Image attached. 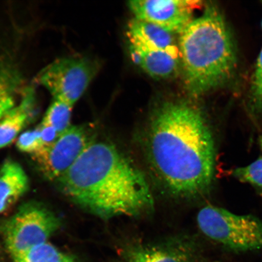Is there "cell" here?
<instances>
[{
  "label": "cell",
  "mask_w": 262,
  "mask_h": 262,
  "mask_svg": "<svg viewBox=\"0 0 262 262\" xmlns=\"http://www.w3.org/2000/svg\"><path fill=\"white\" fill-rule=\"evenodd\" d=\"M258 144H259V146L260 147L261 149L262 150V136L259 137V139H258Z\"/></svg>",
  "instance_id": "cell-21"
},
{
  "label": "cell",
  "mask_w": 262,
  "mask_h": 262,
  "mask_svg": "<svg viewBox=\"0 0 262 262\" xmlns=\"http://www.w3.org/2000/svg\"><path fill=\"white\" fill-rule=\"evenodd\" d=\"M60 225V219L43 205L29 203L0 222V234L13 257L47 242Z\"/></svg>",
  "instance_id": "cell-5"
},
{
  "label": "cell",
  "mask_w": 262,
  "mask_h": 262,
  "mask_svg": "<svg viewBox=\"0 0 262 262\" xmlns=\"http://www.w3.org/2000/svg\"><path fill=\"white\" fill-rule=\"evenodd\" d=\"M127 35L131 45L166 51L180 60L179 42L173 33L158 25L134 18L127 25Z\"/></svg>",
  "instance_id": "cell-10"
},
{
  "label": "cell",
  "mask_w": 262,
  "mask_h": 262,
  "mask_svg": "<svg viewBox=\"0 0 262 262\" xmlns=\"http://www.w3.org/2000/svg\"><path fill=\"white\" fill-rule=\"evenodd\" d=\"M180 35V61L190 94L201 96L232 80L237 68L236 48L217 6H206Z\"/></svg>",
  "instance_id": "cell-3"
},
{
  "label": "cell",
  "mask_w": 262,
  "mask_h": 262,
  "mask_svg": "<svg viewBox=\"0 0 262 262\" xmlns=\"http://www.w3.org/2000/svg\"><path fill=\"white\" fill-rule=\"evenodd\" d=\"M16 147L21 151L32 156L43 149L45 146L41 139L40 127L21 134L16 142Z\"/></svg>",
  "instance_id": "cell-18"
},
{
  "label": "cell",
  "mask_w": 262,
  "mask_h": 262,
  "mask_svg": "<svg viewBox=\"0 0 262 262\" xmlns=\"http://www.w3.org/2000/svg\"><path fill=\"white\" fill-rule=\"evenodd\" d=\"M98 63L86 57L58 58L40 71L36 80L54 100L74 106L98 73Z\"/></svg>",
  "instance_id": "cell-6"
},
{
  "label": "cell",
  "mask_w": 262,
  "mask_h": 262,
  "mask_svg": "<svg viewBox=\"0 0 262 262\" xmlns=\"http://www.w3.org/2000/svg\"><path fill=\"white\" fill-rule=\"evenodd\" d=\"M73 106L57 100H54L46 113L41 123L53 127L61 135L71 126Z\"/></svg>",
  "instance_id": "cell-16"
},
{
  "label": "cell",
  "mask_w": 262,
  "mask_h": 262,
  "mask_svg": "<svg viewBox=\"0 0 262 262\" xmlns=\"http://www.w3.org/2000/svg\"><path fill=\"white\" fill-rule=\"evenodd\" d=\"M12 258V262H80L48 242L35 246Z\"/></svg>",
  "instance_id": "cell-15"
},
{
  "label": "cell",
  "mask_w": 262,
  "mask_h": 262,
  "mask_svg": "<svg viewBox=\"0 0 262 262\" xmlns=\"http://www.w3.org/2000/svg\"><path fill=\"white\" fill-rule=\"evenodd\" d=\"M33 92L26 93L21 103L6 113L0 119V149L11 144L30 119Z\"/></svg>",
  "instance_id": "cell-13"
},
{
  "label": "cell",
  "mask_w": 262,
  "mask_h": 262,
  "mask_svg": "<svg viewBox=\"0 0 262 262\" xmlns=\"http://www.w3.org/2000/svg\"><path fill=\"white\" fill-rule=\"evenodd\" d=\"M232 176L239 182L251 185L262 194V156L250 165L234 169Z\"/></svg>",
  "instance_id": "cell-17"
},
{
  "label": "cell",
  "mask_w": 262,
  "mask_h": 262,
  "mask_svg": "<svg viewBox=\"0 0 262 262\" xmlns=\"http://www.w3.org/2000/svg\"><path fill=\"white\" fill-rule=\"evenodd\" d=\"M21 83V74L14 65L0 64V119L15 106L16 94Z\"/></svg>",
  "instance_id": "cell-14"
},
{
  "label": "cell",
  "mask_w": 262,
  "mask_h": 262,
  "mask_svg": "<svg viewBox=\"0 0 262 262\" xmlns=\"http://www.w3.org/2000/svg\"><path fill=\"white\" fill-rule=\"evenodd\" d=\"M143 151L153 178L173 198L208 194L214 182V136L204 113L185 101H165L147 123Z\"/></svg>",
  "instance_id": "cell-1"
},
{
  "label": "cell",
  "mask_w": 262,
  "mask_h": 262,
  "mask_svg": "<svg viewBox=\"0 0 262 262\" xmlns=\"http://www.w3.org/2000/svg\"><path fill=\"white\" fill-rule=\"evenodd\" d=\"M29 179L19 163L7 160L0 167V214L9 210L29 189Z\"/></svg>",
  "instance_id": "cell-12"
},
{
  "label": "cell",
  "mask_w": 262,
  "mask_h": 262,
  "mask_svg": "<svg viewBox=\"0 0 262 262\" xmlns=\"http://www.w3.org/2000/svg\"><path fill=\"white\" fill-rule=\"evenodd\" d=\"M127 6L134 18L180 34L194 19L196 10L204 6L196 0H136Z\"/></svg>",
  "instance_id": "cell-8"
},
{
  "label": "cell",
  "mask_w": 262,
  "mask_h": 262,
  "mask_svg": "<svg viewBox=\"0 0 262 262\" xmlns=\"http://www.w3.org/2000/svg\"><path fill=\"white\" fill-rule=\"evenodd\" d=\"M251 105L255 114L262 111V49L257 59L251 90Z\"/></svg>",
  "instance_id": "cell-19"
},
{
  "label": "cell",
  "mask_w": 262,
  "mask_h": 262,
  "mask_svg": "<svg viewBox=\"0 0 262 262\" xmlns=\"http://www.w3.org/2000/svg\"><path fill=\"white\" fill-rule=\"evenodd\" d=\"M129 49L134 63L155 79H168L179 73L180 60L168 52L131 44Z\"/></svg>",
  "instance_id": "cell-11"
},
{
  "label": "cell",
  "mask_w": 262,
  "mask_h": 262,
  "mask_svg": "<svg viewBox=\"0 0 262 262\" xmlns=\"http://www.w3.org/2000/svg\"><path fill=\"white\" fill-rule=\"evenodd\" d=\"M38 126L40 128L41 137L45 147L53 145L61 136L53 127L41 123Z\"/></svg>",
  "instance_id": "cell-20"
},
{
  "label": "cell",
  "mask_w": 262,
  "mask_h": 262,
  "mask_svg": "<svg viewBox=\"0 0 262 262\" xmlns=\"http://www.w3.org/2000/svg\"><path fill=\"white\" fill-rule=\"evenodd\" d=\"M122 262H124V261H122Z\"/></svg>",
  "instance_id": "cell-22"
},
{
  "label": "cell",
  "mask_w": 262,
  "mask_h": 262,
  "mask_svg": "<svg viewBox=\"0 0 262 262\" xmlns=\"http://www.w3.org/2000/svg\"><path fill=\"white\" fill-rule=\"evenodd\" d=\"M185 242L160 245L139 242L122 245L120 254L124 262H198L195 249Z\"/></svg>",
  "instance_id": "cell-9"
},
{
  "label": "cell",
  "mask_w": 262,
  "mask_h": 262,
  "mask_svg": "<svg viewBox=\"0 0 262 262\" xmlns=\"http://www.w3.org/2000/svg\"><path fill=\"white\" fill-rule=\"evenodd\" d=\"M200 230L210 240L234 253L262 250V220L253 215L235 214L208 205L196 215Z\"/></svg>",
  "instance_id": "cell-4"
},
{
  "label": "cell",
  "mask_w": 262,
  "mask_h": 262,
  "mask_svg": "<svg viewBox=\"0 0 262 262\" xmlns=\"http://www.w3.org/2000/svg\"><path fill=\"white\" fill-rule=\"evenodd\" d=\"M58 181L75 204L102 219L137 217L155 204L145 176L111 143L94 141Z\"/></svg>",
  "instance_id": "cell-2"
},
{
  "label": "cell",
  "mask_w": 262,
  "mask_h": 262,
  "mask_svg": "<svg viewBox=\"0 0 262 262\" xmlns=\"http://www.w3.org/2000/svg\"><path fill=\"white\" fill-rule=\"evenodd\" d=\"M94 141L89 126H71L53 145L45 147L33 158L46 178L58 180Z\"/></svg>",
  "instance_id": "cell-7"
}]
</instances>
